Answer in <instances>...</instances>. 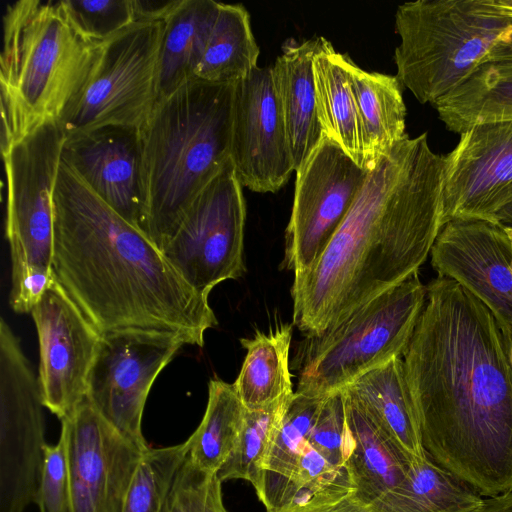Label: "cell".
Listing matches in <instances>:
<instances>
[{
  "instance_id": "7dc6e473",
  "label": "cell",
  "mask_w": 512,
  "mask_h": 512,
  "mask_svg": "<svg viewBox=\"0 0 512 512\" xmlns=\"http://www.w3.org/2000/svg\"><path fill=\"white\" fill-rule=\"evenodd\" d=\"M506 230H507V232H508V234H509V236H510V238L512 240V230H508V229H506Z\"/></svg>"
},
{
  "instance_id": "d590c367",
  "label": "cell",
  "mask_w": 512,
  "mask_h": 512,
  "mask_svg": "<svg viewBox=\"0 0 512 512\" xmlns=\"http://www.w3.org/2000/svg\"><path fill=\"white\" fill-rule=\"evenodd\" d=\"M35 504L39 512H69L70 483L67 446L60 433L55 445H46Z\"/></svg>"
},
{
  "instance_id": "d6986e66",
  "label": "cell",
  "mask_w": 512,
  "mask_h": 512,
  "mask_svg": "<svg viewBox=\"0 0 512 512\" xmlns=\"http://www.w3.org/2000/svg\"><path fill=\"white\" fill-rule=\"evenodd\" d=\"M62 158L101 199L146 235L139 128L105 126L65 138Z\"/></svg>"
},
{
  "instance_id": "4fadbf2b",
  "label": "cell",
  "mask_w": 512,
  "mask_h": 512,
  "mask_svg": "<svg viewBox=\"0 0 512 512\" xmlns=\"http://www.w3.org/2000/svg\"><path fill=\"white\" fill-rule=\"evenodd\" d=\"M369 172L323 135L296 171L282 267L297 274L315 263L345 219Z\"/></svg>"
},
{
  "instance_id": "f1b7e54d",
  "label": "cell",
  "mask_w": 512,
  "mask_h": 512,
  "mask_svg": "<svg viewBox=\"0 0 512 512\" xmlns=\"http://www.w3.org/2000/svg\"><path fill=\"white\" fill-rule=\"evenodd\" d=\"M259 54L246 8L220 2L194 78L233 85L258 67Z\"/></svg>"
},
{
  "instance_id": "7402d4cb",
  "label": "cell",
  "mask_w": 512,
  "mask_h": 512,
  "mask_svg": "<svg viewBox=\"0 0 512 512\" xmlns=\"http://www.w3.org/2000/svg\"><path fill=\"white\" fill-rule=\"evenodd\" d=\"M349 58L337 52L327 39L317 37L312 59L317 116L323 135L368 170L361 120L348 69Z\"/></svg>"
},
{
  "instance_id": "cb8c5ba5",
  "label": "cell",
  "mask_w": 512,
  "mask_h": 512,
  "mask_svg": "<svg viewBox=\"0 0 512 512\" xmlns=\"http://www.w3.org/2000/svg\"><path fill=\"white\" fill-rule=\"evenodd\" d=\"M348 69L361 120L366 166L372 170L408 136L403 85L396 75L363 70L351 58Z\"/></svg>"
},
{
  "instance_id": "e575fe53",
  "label": "cell",
  "mask_w": 512,
  "mask_h": 512,
  "mask_svg": "<svg viewBox=\"0 0 512 512\" xmlns=\"http://www.w3.org/2000/svg\"><path fill=\"white\" fill-rule=\"evenodd\" d=\"M331 465L345 468L352 449L343 390L325 397L307 438Z\"/></svg>"
},
{
  "instance_id": "83f0119b",
  "label": "cell",
  "mask_w": 512,
  "mask_h": 512,
  "mask_svg": "<svg viewBox=\"0 0 512 512\" xmlns=\"http://www.w3.org/2000/svg\"><path fill=\"white\" fill-rule=\"evenodd\" d=\"M447 130L462 133L479 123L512 120V63H484L435 106Z\"/></svg>"
},
{
  "instance_id": "5bb4252c",
  "label": "cell",
  "mask_w": 512,
  "mask_h": 512,
  "mask_svg": "<svg viewBox=\"0 0 512 512\" xmlns=\"http://www.w3.org/2000/svg\"><path fill=\"white\" fill-rule=\"evenodd\" d=\"M66 441L69 512H122L143 449L108 423L85 399L61 420Z\"/></svg>"
},
{
  "instance_id": "9c48e42d",
  "label": "cell",
  "mask_w": 512,
  "mask_h": 512,
  "mask_svg": "<svg viewBox=\"0 0 512 512\" xmlns=\"http://www.w3.org/2000/svg\"><path fill=\"white\" fill-rule=\"evenodd\" d=\"M64 142L58 122L51 121L2 152L12 272L53 268V192Z\"/></svg>"
},
{
  "instance_id": "836d02e7",
  "label": "cell",
  "mask_w": 512,
  "mask_h": 512,
  "mask_svg": "<svg viewBox=\"0 0 512 512\" xmlns=\"http://www.w3.org/2000/svg\"><path fill=\"white\" fill-rule=\"evenodd\" d=\"M63 12L85 40L103 43L135 22L132 0H61Z\"/></svg>"
},
{
  "instance_id": "ac0fdd59",
  "label": "cell",
  "mask_w": 512,
  "mask_h": 512,
  "mask_svg": "<svg viewBox=\"0 0 512 512\" xmlns=\"http://www.w3.org/2000/svg\"><path fill=\"white\" fill-rule=\"evenodd\" d=\"M430 255L438 276L459 283L500 327L512 328V240L505 228L487 220L449 221Z\"/></svg>"
},
{
  "instance_id": "7a4b0ae2",
  "label": "cell",
  "mask_w": 512,
  "mask_h": 512,
  "mask_svg": "<svg viewBox=\"0 0 512 512\" xmlns=\"http://www.w3.org/2000/svg\"><path fill=\"white\" fill-rule=\"evenodd\" d=\"M443 176L427 133L382 157L320 257L294 274L293 325L319 334L417 273L443 227Z\"/></svg>"
},
{
  "instance_id": "e0dca14e",
  "label": "cell",
  "mask_w": 512,
  "mask_h": 512,
  "mask_svg": "<svg viewBox=\"0 0 512 512\" xmlns=\"http://www.w3.org/2000/svg\"><path fill=\"white\" fill-rule=\"evenodd\" d=\"M459 135L444 155L443 226L453 220L494 222L512 200V120L479 123Z\"/></svg>"
},
{
  "instance_id": "60d3db41",
  "label": "cell",
  "mask_w": 512,
  "mask_h": 512,
  "mask_svg": "<svg viewBox=\"0 0 512 512\" xmlns=\"http://www.w3.org/2000/svg\"><path fill=\"white\" fill-rule=\"evenodd\" d=\"M222 482L217 475L209 478L203 505V512H228L222 498Z\"/></svg>"
},
{
  "instance_id": "8fae6325",
  "label": "cell",
  "mask_w": 512,
  "mask_h": 512,
  "mask_svg": "<svg viewBox=\"0 0 512 512\" xmlns=\"http://www.w3.org/2000/svg\"><path fill=\"white\" fill-rule=\"evenodd\" d=\"M44 407L19 340L0 321V512L35 504L43 467Z\"/></svg>"
},
{
  "instance_id": "f546056e",
  "label": "cell",
  "mask_w": 512,
  "mask_h": 512,
  "mask_svg": "<svg viewBox=\"0 0 512 512\" xmlns=\"http://www.w3.org/2000/svg\"><path fill=\"white\" fill-rule=\"evenodd\" d=\"M204 417L187 439L188 459L201 471L215 475L233 452L243 426L245 407L233 384L209 382Z\"/></svg>"
},
{
  "instance_id": "ab89813d",
  "label": "cell",
  "mask_w": 512,
  "mask_h": 512,
  "mask_svg": "<svg viewBox=\"0 0 512 512\" xmlns=\"http://www.w3.org/2000/svg\"><path fill=\"white\" fill-rule=\"evenodd\" d=\"M181 0H132L135 22L164 21Z\"/></svg>"
},
{
  "instance_id": "d6a6232c",
  "label": "cell",
  "mask_w": 512,
  "mask_h": 512,
  "mask_svg": "<svg viewBox=\"0 0 512 512\" xmlns=\"http://www.w3.org/2000/svg\"><path fill=\"white\" fill-rule=\"evenodd\" d=\"M188 442L146 450L127 491L122 512H165Z\"/></svg>"
},
{
  "instance_id": "d4e9b609",
  "label": "cell",
  "mask_w": 512,
  "mask_h": 512,
  "mask_svg": "<svg viewBox=\"0 0 512 512\" xmlns=\"http://www.w3.org/2000/svg\"><path fill=\"white\" fill-rule=\"evenodd\" d=\"M219 4L213 0H181L163 21L157 76L158 100L194 78Z\"/></svg>"
},
{
  "instance_id": "bcb514c9",
  "label": "cell",
  "mask_w": 512,
  "mask_h": 512,
  "mask_svg": "<svg viewBox=\"0 0 512 512\" xmlns=\"http://www.w3.org/2000/svg\"><path fill=\"white\" fill-rule=\"evenodd\" d=\"M492 4L499 13L512 18V0H492Z\"/></svg>"
},
{
  "instance_id": "52a82bcc",
  "label": "cell",
  "mask_w": 512,
  "mask_h": 512,
  "mask_svg": "<svg viewBox=\"0 0 512 512\" xmlns=\"http://www.w3.org/2000/svg\"><path fill=\"white\" fill-rule=\"evenodd\" d=\"M418 272L300 343L296 393L324 398L403 356L426 301Z\"/></svg>"
},
{
  "instance_id": "f6af8a7d",
  "label": "cell",
  "mask_w": 512,
  "mask_h": 512,
  "mask_svg": "<svg viewBox=\"0 0 512 512\" xmlns=\"http://www.w3.org/2000/svg\"><path fill=\"white\" fill-rule=\"evenodd\" d=\"M500 327V326H499ZM503 335L505 349L507 357L512 369V328L511 327H500Z\"/></svg>"
},
{
  "instance_id": "2e32d148",
  "label": "cell",
  "mask_w": 512,
  "mask_h": 512,
  "mask_svg": "<svg viewBox=\"0 0 512 512\" xmlns=\"http://www.w3.org/2000/svg\"><path fill=\"white\" fill-rule=\"evenodd\" d=\"M229 160L241 185L254 192L274 193L294 172L272 66L233 84Z\"/></svg>"
},
{
  "instance_id": "ba28073f",
  "label": "cell",
  "mask_w": 512,
  "mask_h": 512,
  "mask_svg": "<svg viewBox=\"0 0 512 512\" xmlns=\"http://www.w3.org/2000/svg\"><path fill=\"white\" fill-rule=\"evenodd\" d=\"M163 21H137L102 45L78 98L57 121L65 138L105 126L141 128L157 103Z\"/></svg>"
},
{
  "instance_id": "ffe728a7",
  "label": "cell",
  "mask_w": 512,
  "mask_h": 512,
  "mask_svg": "<svg viewBox=\"0 0 512 512\" xmlns=\"http://www.w3.org/2000/svg\"><path fill=\"white\" fill-rule=\"evenodd\" d=\"M317 37L288 39L272 66L274 88L293 161L299 170L323 137L312 69Z\"/></svg>"
},
{
  "instance_id": "484cf974",
  "label": "cell",
  "mask_w": 512,
  "mask_h": 512,
  "mask_svg": "<svg viewBox=\"0 0 512 512\" xmlns=\"http://www.w3.org/2000/svg\"><path fill=\"white\" fill-rule=\"evenodd\" d=\"M292 327L281 325L269 334L258 332L253 338L240 339L247 353L233 386L247 410L294 393L289 362Z\"/></svg>"
},
{
  "instance_id": "5b68a950",
  "label": "cell",
  "mask_w": 512,
  "mask_h": 512,
  "mask_svg": "<svg viewBox=\"0 0 512 512\" xmlns=\"http://www.w3.org/2000/svg\"><path fill=\"white\" fill-rule=\"evenodd\" d=\"M103 43L81 37L60 1L7 6L0 54L1 152L61 118L86 86Z\"/></svg>"
},
{
  "instance_id": "44dd1931",
  "label": "cell",
  "mask_w": 512,
  "mask_h": 512,
  "mask_svg": "<svg viewBox=\"0 0 512 512\" xmlns=\"http://www.w3.org/2000/svg\"><path fill=\"white\" fill-rule=\"evenodd\" d=\"M344 390L364 407L411 463L427 457L401 357L368 371Z\"/></svg>"
},
{
  "instance_id": "30bf717a",
  "label": "cell",
  "mask_w": 512,
  "mask_h": 512,
  "mask_svg": "<svg viewBox=\"0 0 512 512\" xmlns=\"http://www.w3.org/2000/svg\"><path fill=\"white\" fill-rule=\"evenodd\" d=\"M230 160L207 184L162 252L197 292L245 274L246 205Z\"/></svg>"
},
{
  "instance_id": "3957f363",
  "label": "cell",
  "mask_w": 512,
  "mask_h": 512,
  "mask_svg": "<svg viewBox=\"0 0 512 512\" xmlns=\"http://www.w3.org/2000/svg\"><path fill=\"white\" fill-rule=\"evenodd\" d=\"M53 208L54 273L101 334L160 331L203 346L205 332L218 324L208 296L191 287L150 238L62 157Z\"/></svg>"
},
{
  "instance_id": "b9f144b4",
  "label": "cell",
  "mask_w": 512,
  "mask_h": 512,
  "mask_svg": "<svg viewBox=\"0 0 512 512\" xmlns=\"http://www.w3.org/2000/svg\"><path fill=\"white\" fill-rule=\"evenodd\" d=\"M484 63H512V30L492 47Z\"/></svg>"
},
{
  "instance_id": "4dcf8cb0",
  "label": "cell",
  "mask_w": 512,
  "mask_h": 512,
  "mask_svg": "<svg viewBox=\"0 0 512 512\" xmlns=\"http://www.w3.org/2000/svg\"><path fill=\"white\" fill-rule=\"evenodd\" d=\"M293 395L260 409L245 408L238 442L216 474L221 482L232 479L249 482L263 505L266 501L264 465Z\"/></svg>"
},
{
  "instance_id": "4316f807",
  "label": "cell",
  "mask_w": 512,
  "mask_h": 512,
  "mask_svg": "<svg viewBox=\"0 0 512 512\" xmlns=\"http://www.w3.org/2000/svg\"><path fill=\"white\" fill-rule=\"evenodd\" d=\"M483 498L427 456L412 463L401 482L370 507L374 512H470Z\"/></svg>"
},
{
  "instance_id": "f35d334b",
  "label": "cell",
  "mask_w": 512,
  "mask_h": 512,
  "mask_svg": "<svg viewBox=\"0 0 512 512\" xmlns=\"http://www.w3.org/2000/svg\"><path fill=\"white\" fill-rule=\"evenodd\" d=\"M266 512H374L355 492L317 497L303 505L282 506Z\"/></svg>"
},
{
  "instance_id": "74e56055",
  "label": "cell",
  "mask_w": 512,
  "mask_h": 512,
  "mask_svg": "<svg viewBox=\"0 0 512 512\" xmlns=\"http://www.w3.org/2000/svg\"><path fill=\"white\" fill-rule=\"evenodd\" d=\"M55 280L53 268L27 267L12 272V309L17 313L32 312Z\"/></svg>"
},
{
  "instance_id": "603a6c76",
  "label": "cell",
  "mask_w": 512,
  "mask_h": 512,
  "mask_svg": "<svg viewBox=\"0 0 512 512\" xmlns=\"http://www.w3.org/2000/svg\"><path fill=\"white\" fill-rule=\"evenodd\" d=\"M346 415L352 449L346 469L355 494L372 504L405 477L410 460L377 426L364 407L346 390Z\"/></svg>"
},
{
  "instance_id": "7bdbcfd3",
  "label": "cell",
  "mask_w": 512,
  "mask_h": 512,
  "mask_svg": "<svg viewBox=\"0 0 512 512\" xmlns=\"http://www.w3.org/2000/svg\"><path fill=\"white\" fill-rule=\"evenodd\" d=\"M470 512H512V491L483 498L480 506Z\"/></svg>"
},
{
  "instance_id": "8d00e7d4",
  "label": "cell",
  "mask_w": 512,
  "mask_h": 512,
  "mask_svg": "<svg viewBox=\"0 0 512 512\" xmlns=\"http://www.w3.org/2000/svg\"><path fill=\"white\" fill-rule=\"evenodd\" d=\"M187 456L172 487L165 512H203L209 478Z\"/></svg>"
},
{
  "instance_id": "6da1fadb",
  "label": "cell",
  "mask_w": 512,
  "mask_h": 512,
  "mask_svg": "<svg viewBox=\"0 0 512 512\" xmlns=\"http://www.w3.org/2000/svg\"><path fill=\"white\" fill-rule=\"evenodd\" d=\"M403 354L426 455L482 497L512 491V369L489 309L436 277Z\"/></svg>"
},
{
  "instance_id": "8992f818",
  "label": "cell",
  "mask_w": 512,
  "mask_h": 512,
  "mask_svg": "<svg viewBox=\"0 0 512 512\" xmlns=\"http://www.w3.org/2000/svg\"><path fill=\"white\" fill-rule=\"evenodd\" d=\"M397 78L422 104L435 106L484 63L512 30L492 0H417L397 7Z\"/></svg>"
},
{
  "instance_id": "ee69618b",
  "label": "cell",
  "mask_w": 512,
  "mask_h": 512,
  "mask_svg": "<svg viewBox=\"0 0 512 512\" xmlns=\"http://www.w3.org/2000/svg\"><path fill=\"white\" fill-rule=\"evenodd\" d=\"M494 222L505 229L512 230V200L497 212Z\"/></svg>"
},
{
  "instance_id": "9a60e30c",
  "label": "cell",
  "mask_w": 512,
  "mask_h": 512,
  "mask_svg": "<svg viewBox=\"0 0 512 512\" xmlns=\"http://www.w3.org/2000/svg\"><path fill=\"white\" fill-rule=\"evenodd\" d=\"M31 314L39 340L38 384L42 402L62 420L86 399L101 333L57 278Z\"/></svg>"
},
{
  "instance_id": "277c9868",
  "label": "cell",
  "mask_w": 512,
  "mask_h": 512,
  "mask_svg": "<svg viewBox=\"0 0 512 512\" xmlns=\"http://www.w3.org/2000/svg\"><path fill=\"white\" fill-rule=\"evenodd\" d=\"M232 92L193 78L158 100L140 128L146 235L161 251L229 161Z\"/></svg>"
},
{
  "instance_id": "1f68e13d",
  "label": "cell",
  "mask_w": 512,
  "mask_h": 512,
  "mask_svg": "<svg viewBox=\"0 0 512 512\" xmlns=\"http://www.w3.org/2000/svg\"><path fill=\"white\" fill-rule=\"evenodd\" d=\"M324 398L294 392L266 459V508L269 501L293 477L299 455Z\"/></svg>"
},
{
  "instance_id": "7c38bea8",
  "label": "cell",
  "mask_w": 512,
  "mask_h": 512,
  "mask_svg": "<svg viewBox=\"0 0 512 512\" xmlns=\"http://www.w3.org/2000/svg\"><path fill=\"white\" fill-rule=\"evenodd\" d=\"M188 344L180 335L127 329L101 334L86 399L122 435L148 449L142 416L161 370Z\"/></svg>"
}]
</instances>
